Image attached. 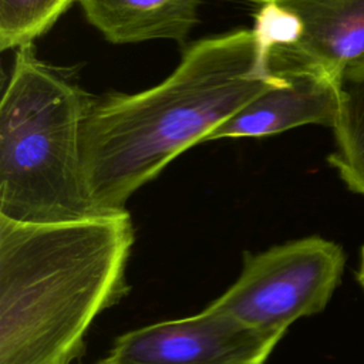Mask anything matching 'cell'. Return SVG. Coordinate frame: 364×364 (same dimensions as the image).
<instances>
[{
    "instance_id": "cell-2",
    "label": "cell",
    "mask_w": 364,
    "mask_h": 364,
    "mask_svg": "<svg viewBox=\"0 0 364 364\" xmlns=\"http://www.w3.org/2000/svg\"><path fill=\"white\" fill-rule=\"evenodd\" d=\"M129 213L63 223L0 216V364H73L127 293Z\"/></svg>"
},
{
    "instance_id": "cell-9",
    "label": "cell",
    "mask_w": 364,
    "mask_h": 364,
    "mask_svg": "<svg viewBox=\"0 0 364 364\" xmlns=\"http://www.w3.org/2000/svg\"><path fill=\"white\" fill-rule=\"evenodd\" d=\"M338 97L333 125L336 148L328 164L351 192L364 196V67L340 81Z\"/></svg>"
},
{
    "instance_id": "cell-7",
    "label": "cell",
    "mask_w": 364,
    "mask_h": 364,
    "mask_svg": "<svg viewBox=\"0 0 364 364\" xmlns=\"http://www.w3.org/2000/svg\"><path fill=\"white\" fill-rule=\"evenodd\" d=\"M283 77L282 84L252 100L222 124L206 142L276 135L307 124L333 128L340 104L338 87L309 74Z\"/></svg>"
},
{
    "instance_id": "cell-12",
    "label": "cell",
    "mask_w": 364,
    "mask_h": 364,
    "mask_svg": "<svg viewBox=\"0 0 364 364\" xmlns=\"http://www.w3.org/2000/svg\"><path fill=\"white\" fill-rule=\"evenodd\" d=\"M357 282L360 283V286L364 290V245H363L361 253H360V266L357 270Z\"/></svg>"
},
{
    "instance_id": "cell-4",
    "label": "cell",
    "mask_w": 364,
    "mask_h": 364,
    "mask_svg": "<svg viewBox=\"0 0 364 364\" xmlns=\"http://www.w3.org/2000/svg\"><path fill=\"white\" fill-rule=\"evenodd\" d=\"M344 264L343 247L321 236L245 252L237 280L208 307L255 331L283 337L296 320L326 309Z\"/></svg>"
},
{
    "instance_id": "cell-10",
    "label": "cell",
    "mask_w": 364,
    "mask_h": 364,
    "mask_svg": "<svg viewBox=\"0 0 364 364\" xmlns=\"http://www.w3.org/2000/svg\"><path fill=\"white\" fill-rule=\"evenodd\" d=\"M75 0H0V50H17L53 27Z\"/></svg>"
},
{
    "instance_id": "cell-5",
    "label": "cell",
    "mask_w": 364,
    "mask_h": 364,
    "mask_svg": "<svg viewBox=\"0 0 364 364\" xmlns=\"http://www.w3.org/2000/svg\"><path fill=\"white\" fill-rule=\"evenodd\" d=\"M282 338L205 307L119 336L97 364H264Z\"/></svg>"
},
{
    "instance_id": "cell-6",
    "label": "cell",
    "mask_w": 364,
    "mask_h": 364,
    "mask_svg": "<svg viewBox=\"0 0 364 364\" xmlns=\"http://www.w3.org/2000/svg\"><path fill=\"white\" fill-rule=\"evenodd\" d=\"M301 21L297 43L274 48L269 68L279 75L309 74L338 87L364 67V0H270Z\"/></svg>"
},
{
    "instance_id": "cell-1",
    "label": "cell",
    "mask_w": 364,
    "mask_h": 364,
    "mask_svg": "<svg viewBox=\"0 0 364 364\" xmlns=\"http://www.w3.org/2000/svg\"><path fill=\"white\" fill-rule=\"evenodd\" d=\"M283 81L260 58L252 28H236L192 43L159 84L94 100L82 165L95 213L125 212L128 199L176 156Z\"/></svg>"
},
{
    "instance_id": "cell-8",
    "label": "cell",
    "mask_w": 364,
    "mask_h": 364,
    "mask_svg": "<svg viewBox=\"0 0 364 364\" xmlns=\"http://www.w3.org/2000/svg\"><path fill=\"white\" fill-rule=\"evenodd\" d=\"M88 23L109 43H183L205 0H77Z\"/></svg>"
},
{
    "instance_id": "cell-3",
    "label": "cell",
    "mask_w": 364,
    "mask_h": 364,
    "mask_svg": "<svg viewBox=\"0 0 364 364\" xmlns=\"http://www.w3.org/2000/svg\"><path fill=\"white\" fill-rule=\"evenodd\" d=\"M92 101L43 63L33 44L16 50L0 102V216L24 223L98 216L82 165Z\"/></svg>"
},
{
    "instance_id": "cell-11",
    "label": "cell",
    "mask_w": 364,
    "mask_h": 364,
    "mask_svg": "<svg viewBox=\"0 0 364 364\" xmlns=\"http://www.w3.org/2000/svg\"><path fill=\"white\" fill-rule=\"evenodd\" d=\"M259 7L255 14L252 28L260 58L269 67V55L274 48L287 47L299 41L303 33L300 18L289 9L270 1L257 0Z\"/></svg>"
}]
</instances>
